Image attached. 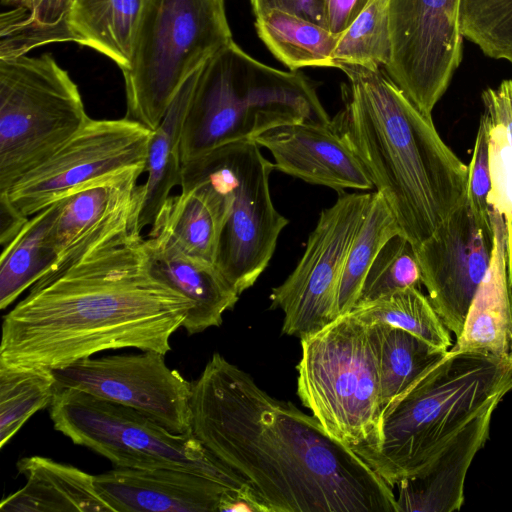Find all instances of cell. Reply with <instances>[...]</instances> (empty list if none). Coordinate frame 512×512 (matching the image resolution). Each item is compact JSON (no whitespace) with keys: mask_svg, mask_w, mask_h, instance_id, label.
<instances>
[{"mask_svg":"<svg viewBox=\"0 0 512 512\" xmlns=\"http://www.w3.org/2000/svg\"><path fill=\"white\" fill-rule=\"evenodd\" d=\"M191 431L267 512H399L393 489L313 415L215 352L192 382Z\"/></svg>","mask_w":512,"mask_h":512,"instance_id":"obj_1","label":"cell"},{"mask_svg":"<svg viewBox=\"0 0 512 512\" xmlns=\"http://www.w3.org/2000/svg\"><path fill=\"white\" fill-rule=\"evenodd\" d=\"M192 307L130 233L29 289L3 316L0 365L51 371L123 348L165 355Z\"/></svg>","mask_w":512,"mask_h":512,"instance_id":"obj_2","label":"cell"},{"mask_svg":"<svg viewBox=\"0 0 512 512\" xmlns=\"http://www.w3.org/2000/svg\"><path fill=\"white\" fill-rule=\"evenodd\" d=\"M344 108L331 120L366 168L403 235L419 245L466 199L468 166L386 70L343 65Z\"/></svg>","mask_w":512,"mask_h":512,"instance_id":"obj_3","label":"cell"},{"mask_svg":"<svg viewBox=\"0 0 512 512\" xmlns=\"http://www.w3.org/2000/svg\"><path fill=\"white\" fill-rule=\"evenodd\" d=\"M511 390L510 359L451 348L383 409L370 439L352 450L394 489Z\"/></svg>","mask_w":512,"mask_h":512,"instance_id":"obj_4","label":"cell"},{"mask_svg":"<svg viewBox=\"0 0 512 512\" xmlns=\"http://www.w3.org/2000/svg\"><path fill=\"white\" fill-rule=\"evenodd\" d=\"M331 119L306 76L268 66L233 40L197 71L182 128L181 162L280 125H329Z\"/></svg>","mask_w":512,"mask_h":512,"instance_id":"obj_5","label":"cell"},{"mask_svg":"<svg viewBox=\"0 0 512 512\" xmlns=\"http://www.w3.org/2000/svg\"><path fill=\"white\" fill-rule=\"evenodd\" d=\"M231 41L222 0H146L122 71L125 117L154 131L183 84Z\"/></svg>","mask_w":512,"mask_h":512,"instance_id":"obj_6","label":"cell"},{"mask_svg":"<svg viewBox=\"0 0 512 512\" xmlns=\"http://www.w3.org/2000/svg\"><path fill=\"white\" fill-rule=\"evenodd\" d=\"M300 340L296 369L302 404L351 449L368 441L382 413L371 325L348 313Z\"/></svg>","mask_w":512,"mask_h":512,"instance_id":"obj_7","label":"cell"},{"mask_svg":"<svg viewBox=\"0 0 512 512\" xmlns=\"http://www.w3.org/2000/svg\"><path fill=\"white\" fill-rule=\"evenodd\" d=\"M89 119L78 86L50 53L0 59V194Z\"/></svg>","mask_w":512,"mask_h":512,"instance_id":"obj_8","label":"cell"},{"mask_svg":"<svg viewBox=\"0 0 512 512\" xmlns=\"http://www.w3.org/2000/svg\"><path fill=\"white\" fill-rule=\"evenodd\" d=\"M49 410L55 430L115 467L172 468L244 482L206 450L192 431L172 432L133 408L64 388L55 389Z\"/></svg>","mask_w":512,"mask_h":512,"instance_id":"obj_9","label":"cell"},{"mask_svg":"<svg viewBox=\"0 0 512 512\" xmlns=\"http://www.w3.org/2000/svg\"><path fill=\"white\" fill-rule=\"evenodd\" d=\"M232 195L222 230L216 266L240 295L269 265L289 220L272 201L267 160L254 140L231 143L208 152Z\"/></svg>","mask_w":512,"mask_h":512,"instance_id":"obj_10","label":"cell"},{"mask_svg":"<svg viewBox=\"0 0 512 512\" xmlns=\"http://www.w3.org/2000/svg\"><path fill=\"white\" fill-rule=\"evenodd\" d=\"M372 193L340 192L336 202L321 211L292 273L272 289L271 309L283 312L284 334L301 339L340 317L337 303L342 274Z\"/></svg>","mask_w":512,"mask_h":512,"instance_id":"obj_11","label":"cell"},{"mask_svg":"<svg viewBox=\"0 0 512 512\" xmlns=\"http://www.w3.org/2000/svg\"><path fill=\"white\" fill-rule=\"evenodd\" d=\"M152 130L127 117L89 119L50 157L0 194L31 217L78 188L133 167H145Z\"/></svg>","mask_w":512,"mask_h":512,"instance_id":"obj_12","label":"cell"},{"mask_svg":"<svg viewBox=\"0 0 512 512\" xmlns=\"http://www.w3.org/2000/svg\"><path fill=\"white\" fill-rule=\"evenodd\" d=\"M460 0H389L392 80L432 115L463 58Z\"/></svg>","mask_w":512,"mask_h":512,"instance_id":"obj_13","label":"cell"},{"mask_svg":"<svg viewBox=\"0 0 512 512\" xmlns=\"http://www.w3.org/2000/svg\"><path fill=\"white\" fill-rule=\"evenodd\" d=\"M51 372L55 389H75L133 408L175 433L191 431L192 383L169 368L160 352L91 356Z\"/></svg>","mask_w":512,"mask_h":512,"instance_id":"obj_14","label":"cell"},{"mask_svg":"<svg viewBox=\"0 0 512 512\" xmlns=\"http://www.w3.org/2000/svg\"><path fill=\"white\" fill-rule=\"evenodd\" d=\"M414 248L428 298L457 338L491 262L494 248L491 218L477 213L466 199Z\"/></svg>","mask_w":512,"mask_h":512,"instance_id":"obj_15","label":"cell"},{"mask_svg":"<svg viewBox=\"0 0 512 512\" xmlns=\"http://www.w3.org/2000/svg\"><path fill=\"white\" fill-rule=\"evenodd\" d=\"M94 482L113 512H267L246 483L187 470L116 467Z\"/></svg>","mask_w":512,"mask_h":512,"instance_id":"obj_16","label":"cell"},{"mask_svg":"<svg viewBox=\"0 0 512 512\" xmlns=\"http://www.w3.org/2000/svg\"><path fill=\"white\" fill-rule=\"evenodd\" d=\"M143 172L145 167L113 173L60 199L53 226L58 258L45 276L64 270L112 241L141 233V186L137 182Z\"/></svg>","mask_w":512,"mask_h":512,"instance_id":"obj_17","label":"cell"},{"mask_svg":"<svg viewBox=\"0 0 512 512\" xmlns=\"http://www.w3.org/2000/svg\"><path fill=\"white\" fill-rule=\"evenodd\" d=\"M253 140L270 151L274 169L287 175L338 193L374 188L362 161L332 124L280 125Z\"/></svg>","mask_w":512,"mask_h":512,"instance_id":"obj_18","label":"cell"},{"mask_svg":"<svg viewBox=\"0 0 512 512\" xmlns=\"http://www.w3.org/2000/svg\"><path fill=\"white\" fill-rule=\"evenodd\" d=\"M497 406L473 419L421 473L395 486L399 512H453L461 508L468 469L489 437Z\"/></svg>","mask_w":512,"mask_h":512,"instance_id":"obj_19","label":"cell"},{"mask_svg":"<svg viewBox=\"0 0 512 512\" xmlns=\"http://www.w3.org/2000/svg\"><path fill=\"white\" fill-rule=\"evenodd\" d=\"M494 248L488 270L469 306L461 334L452 347L510 359L512 285L507 267V232L503 216L490 208Z\"/></svg>","mask_w":512,"mask_h":512,"instance_id":"obj_20","label":"cell"},{"mask_svg":"<svg viewBox=\"0 0 512 512\" xmlns=\"http://www.w3.org/2000/svg\"><path fill=\"white\" fill-rule=\"evenodd\" d=\"M145 246L158 276L192 302L182 325L187 333L220 326L240 295L218 267L185 253L162 235L148 236Z\"/></svg>","mask_w":512,"mask_h":512,"instance_id":"obj_21","label":"cell"},{"mask_svg":"<svg viewBox=\"0 0 512 512\" xmlns=\"http://www.w3.org/2000/svg\"><path fill=\"white\" fill-rule=\"evenodd\" d=\"M26 484L1 501L5 512H113L96 489L94 475L42 456L21 458Z\"/></svg>","mask_w":512,"mask_h":512,"instance_id":"obj_22","label":"cell"},{"mask_svg":"<svg viewBox=\"0 0 512 512\" xmlns=\"http://www.w3.org/2000/svg\"><path fill=\"white\" fill-rule=\"evenodd\" d=\"M197 71L183 84L161 123L152 131L145 164L147 179L140 185V231L153 225L171 190L181 184V135Z\"/></svg>","mask_w":512,"mask_h":512,"instance_id":"obj_23","label":"cell"},{"mask_svg":"<svg viewBox=\"0 0 512 512\" xmlns=\"http://www.w3.org/2000/svg\"><path fill=\"white\" fill-rule=\"evenodd\" d=\"M146 0H75L67 16L77 43L103 54L124 71Z\"/></svg>","mask_w":512,"mask_h":512,"instance_id":"obj_24","label":"cell"},{"mask_svg":"<svg viewBox=\"0 0 512 512\" xmlns=\"http://www.w3.org/2000/svg\"><path fill=\"white\" fill-rule=\"evenodd\" d=\"M61 200L27 222L2 248L0 258V308L10 306L25 290L45 276L58 258L53 226Z\"/></svg>","mask_w":512,"mask_h":512,"instance_id":"obj_25","label":"cell"},{"mask_svg":"<svg viewBox=\"0 0 512 512\" xmlns=\"http://www.w3.org/2000/svg\"><path fill=\"white\" fill-rule=\"evenodd\" d=\"M481 119L488 132L491 188L489 207L500 213L507 232V267L512 285V78L481 94Z\"/></svg>","mask_w":512,"mask_h":512,"instance_id":"obj_26","label":"cell"},{"mask_svg":"<svg viewBox=\"0 0 512 512\" xmlns=\"http://www.w3.org/2000/svg\"><path fill=\"white\" fill-rule=\"evenodd\" d=\"M255 29L272 55L290 71L334 67L333 52L340 34L303 17L270 10L255 17Z\"/></svg>","mask_w":512,"mask_h":512,"instance_id":"obj_27","label":"cell"},{"mask_svg":"<svg viewBox=\"0 0 512 512\" xmlns=\"http://www.w3.org/2000/svg\"><path fill=\"white\" fill-rule=\"evenodd\" d=\"M383 409L444 357L412 333L384 322L371 323Z\"/></svg>","mask_w":512,"mask_h":512,"instance_id":"obj_28","label":"cell"},{"mask_svg":"<svg viewBox=\"0 0 512 512\" xmlns=\"http://www.w3.org/2000/svg\"><path fill=\"white\" fill-rule=\"evenodd\" d=\"M402 230L383 196L374 191L367 213L351 243L338 293L339 315L350 313L365 276L383 246Z\"/></svg>","mask_w":512,"mask_h":512,"instance_id":"obj_29","label":"cell"},{"mask_svg":"<svg viewBox=\"0 0 512 512\" xmlns=\"http://www.w3.org/2000/svg\"><path fill=\"white\" fill-rule=\"evenodd\" d=\"M350 313L368 324L384 322L406 330L439 350L448 351L452 345L449 329L418 287L401 289Z\"/></svg>","mask_w":512,"mask_h":512,"instance_id":"obj_30","label":"cell"},{"mask_svg":"<svg viewBox=\"0 0 512 512\" xmlns=\"http://www.w3.org/2000/svg\"><path fill=\"white\" fill-rule=\"evenodd\" d=\"M54 393L50 370L0 365V448L31 416L50 407Z\"/></svg>","mask_w":512,"mask_h":512,"instance_id":"obj_31","label":"cell"},{"mask_svg":"<svg viewBox=\"0 0 512 512\" xmlns=\"http://www.w3.org/2000/svg\"><path fill=\"white\" fill-rule=\"evenodd\" d=\"M389 0H369L352 24L340 34L333 52L335 68L388 66L391 59Z\"/></svg>","mask_w":512,"mask_h":512,"instance_id":"obj_32","label":"cell"},{"mask_svg":"<svg viewBox=\"0 0 512 512\" xmlns=\"http://www.w3.org/2000/svg\"><path fill=\"white\" fill-rule=\"evenodd\" d=\"M459 25L485 56L512 64V0H460Z\"/></svg>","mask_w":512,"mask_h":512,"instance_id":"obj_33","label":"cell"},{"mask_svg":"<svg viewBox=\"0 0 512 512\" xmlns=\"http://www.w3.org/2000/svg\"><path fill=\"white\" fill-rule=\"evenodd\" d=\"M422 284L413 244L403 235L392 237L371 264L355 307L375 302L396 291ZM354 307V308H355Z\"/></svg>","mask_w":512,"mask_h":512,"instance_id":"obj_34","label":"cell"},{"mask_svg":"<svg viewBox=\"0 0 512 512\" xmlns=\"http://www.w3.org/2000/svg\"><path fill=\"white\" fill-rule=\"evenodd\" d=\"M0 59L22 55L50 42H76L67 19L58 25L46 26L34 21L24 8L15 7L1 14Z\"/></svg>","mask_w":512,"mask_h":512,"instance_id":"obj_35","label":"cell"},{"mask_svg":"<svg viewBox=\"0 0 512 512\" xmlns=\"http://www.w3.org/2000/svg\"><path fill=\"white\" fill-rule=\"evenodd\" d=\"M491 188L487 128L480 120L474 149L468 165L467 201L482 216H490L488 194Z\"/></svg>","mask_w":512,"mask_h":512,"instance_id":"obj_36","label":"cell"},{"mask_svg":"<svg viewBox=\"0 0 512 512\" xmlns=\"http://www.w3.org/2000/svg\"><path fill=\"white\" fill-rule=\"evenodd\" d=\"M250 4L255 17L264 12L278 9L327 27L325 0H250Z\"/></svg>","mask_w":512,"mask_h":512,"instance_id":"obj_37","label":"cell"},{"mask_svg":"<svg viewBox=\"0 0 512 512\" xmlns=\"http://www.w3.org/2000/svg\"><path fill=\"white\" fill-rule=\"evenodd\" d=\"M75 0H1L2 5L26 9L39 24L54 26L63 23Z\"/></svg>","mask_w":512,"mask_h":512,"instance_id":"obj_38","label":"cell"},{"mask_svg":"<svg viewBox=\"0 0 512 512\" xmlns=\"http://www.w3.org/2000/svg\"><path fill=\"white\" fill-rule=\"evenodd\" d=\"M369 0H325V17L328 29L344 32L365 8Z\"/></svg>","mask_w":512,"mask_h":512,"instance_id":"obj_39","label":"cell"},{"mask_svg":"<svg viewBox=\"0 0 512 512\" xmlns=\"http://www.w3.org/2000/svg\"><path fill=\"white\" fill-rule=\"evenodd\" d=\"M510 362L512 364V351H511V355H510Z\"/></svg>","mask_w":512,"mask_h":512,"instance_id":"obj_40","label":"cell"},{"mask_svg":"<svg viewBox=\"0 0 512 512\" xmlns=\"http://www.w3.org/2000/svg\"><path fill=\"white\" fill-rule=\"evenodd\" d=\"M222 1L224 2L225 0H222Z\"/></svg>","mask_w":512,"mask_h":512,"instance_id":"obj_41","label":"cell"}]
</instances>
